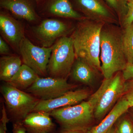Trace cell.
I'll return each instance as SVG.
<instances>
[{"label": "cell", "instance_id": "ba28073f", "mask_svg": "<svg viewBox=\"0 0 133 133\" xmlns=\"http://www.w3.org/2000/svg\"><path fill=\"white\" fill-rule=\"evenodd\" d=\"M76 87L68 83L66 79L40 77L26 91L40 100H48L58 97Z\"/></svg>", "mask_w": 133, "mask_h": 133}, {"label": "cell", "instance_id": "9a60e30c", "mask_svg": "<svg viewBox=\"0 0 133 133\" xmlns=\"http://www.w3.org/2000/svg\"><path fill=\"white\" fill-rule=\"evenodd\" d=\"M3 8L10 11L15 16L30 22H35L38 17L28 0H0Z\"/></svg>", "mask_w": 133, "mask_h": 133}, {"label": "cell", "instance_id": "484cf974", "mask_svg": "<svg viewBox=\"0 0 133 133\" xmlns=\"http://www.w3.org/2000/svg\"><path fill=\"white\" fill-rule=\"evenodd\" d=\"M122 72L123 77L125 81L133 78V64L128 63Z\"/></svg>", "mask_w": 133, "mask_h": 133}, {"label": "cell", "instance_id": "9c48e42d", "mask_svg": "<svg viewBox=\"0 0 133 133\" xmlns=\"http://www.w3.org/2000/svg\"><path fill=\"white\" fill-rule=\"evenodd\" d=\"M73 2L77 9L87 19L119 26L117 15L104 0H73Z\"/></svg>", "mask_w": 133, "mask_h": 133}, {"label": "cell", "instance_id": "44dd1931", "mask_svg": "<svg viewBox=\"0 0 133 133\" xmlns=\"http://www.w3.org/2000/svg\"><path fill=\"white\" fill-rule=\"evenodd\" d=\"M117 15L119 26L124 21L128 11V2L126 0H104Z\"/></svg>", "mask_w": 133, "mask_h": 133}, {"label": "cell", "instance_id": "f1b7e54d", "mask_svg": "<svg viewBox=\"0 0 133 133\" xmlns=\"http://www.w3.org/2000/svg\"><path fill=\"white\" fill-rule=\"evenodd\" d=\"M127 112L129 113V117L133 123V106L129 107Z\"/></svg>", "mask_w": 133, "mask_h": 133}, {"label": "cell", "instance_id": "83f0119b", "mask_svg": "<svg viewBox=\"0 0 133 133\" xmlns=\"http://www.w3.org/2000/svg\"><path fill=\"white\" fill-rule=\"evenodd\" d=\"M10 49L7 44L1 37H0V53L1 55H6L9 52Z\"/></svg>", "mask_w": 133, "mask_h": 133}, {"label": "cell", "instance_id": "7c38bea8", "mask_svg": "<svg viewBox=\"0 0 133 133\" xmlns=\"http://www.w3.org/2000/svg\"><path fill=\"white\" fill-rule=\"evenodd\" d=\"M0 30L5 40L13 47L19 50L20 44L25 37L22 24L9 15L2 12L0 14Z\"/></svg>", "mask_w": 133, "mask_h": 133}, {"label": "cell", "instance_id": "8fae6325", "mask_svg": "<svg viewBox=\"0 0 133 133\" xmlns=\"http://www.w3.org/2000/svg\"><path fill=\"white\" fill-rule=\"evenodd\" d=\"M90 94L87 89L69 91L56 98L40 100L33 112H50L55 109L77 104L90 97Z\"/></svg>", "mask_w": 133, "mask_h": 133}, {"label": "cell", "instance_id": "d6986e66", "mask_svg": "<svg viewBox=\"0 0 133 133\" xmlns=\"http://www.w3.org/2000/svg\"><path fill=\"white\" fill-rule=\"evenodd\" d=\"M22 60L15 55L5 56L0 58V79L8 82L12 78L21 68Z\"/></svg>", "mask_w": 133, "mask_h": 133}, {"label": "cell", "instance_id": "7a4b0ae2", "mask_svg": "<svg viewBox=\"0 0 133 133\" xmlns=\"http://www.w3.org/2000/svg\"><path fill=\"white\" fill-rule=\"evenodd\" d=\"M106 84L104 79L97 90L87 101L77 104L55 109L50 112L51 116L58 123L61 130H73L85 133L94 122L95 107Z\"/></svg>", "mask_w": 133, "mask_h": 133}, {"label": "cell", "instance_id": "2e32d148", "mask_svg": "<svg viewBox=\"0 0 133 133\" xmlns=\"http://www.w3.org/2000/svg\"><path fill=\"white\" fill-rule=\"evenodd\" d=\"M99 72L85 59L76 58L70 75L74 81L91 85L95 82Z\"/></svg>", "mask_w": 133, "mask_h": 133}, {"label": "cell", "instance_id": "1f68e13d", "mask_svg": "<svg viewBox=\"0 0 133 133\" xmlns=\"http://www.w3.org/2000/svg\"><path fill=\"white\" fill-rule=\"evenodd\" d=\"M128 2H129L131 1H133V0H126Z\"/></svg>", "mask_w": 133, "mask_h": 133}, {"label": "cell", "instance_id": "f546056e", "mask_svg": "<svg viewBox=\"0 0 133 133\" xmlns=\"http://www.w3.org/2000/svg\"><path fill=\"white\" fill-rule=\"evenodd\" d=\"M60 133H85L82 131L73 130H61Z\"/></svg>", "mask_w": 133, "mask_h": 133}, {"label": "cell", "instance_id": "4dcf8cb0", "mask_svg": "<svg viewBox=\"0 0 133 133\" xmlns=\"http://www.w3.org/2000/svg\"><path fill=\"white\" fill-rule=\"evenodd\" d=\"M107 133H116L115 126H114L108 131Z\"/></svg>", "mask_w": 133, "mask_h": 133}, {"label": "cell", "instance_id": "4316f807", "mask_svg": "<svg viewBox=\"0 0 133 133\" xmlns=\"http://www.w3.org/2000/svg\"><path fill=\"white\" fill-rule=\"evenodd\" d=\"M13 133H28L26 129L21 122L14 123L13 128Z\"/></svg>", "mask_w": 133, "mask_h": 133}, {"label": "cell", "instance_id": "4fadbf2b", "mask_svg": "<svg viewBox=\"0 0 133 133\" xmlns=\"http://www.w3.org/2000/svg\"><path fill=\"white\" fill-rule=\"evenodd\" d=\"M21 123L28 133H50L54 132L56 128L48 112H32Z\"/></svg>", "mask_w": 133, "mask_h": 133}, {"label": "cell", "instance_id": "cb8c5ba5", "mask_svg": "<svg viewBox=\"0 0 133 133\" xmlns=\"http://www.w3.org/2000/svg\"><path fill=\"white\" fill-rule=\"evenodd\" d=\"M133 23V0L128 2V11L124 21L120 26L124 29Z\"/></svg>", "mask_w": 133, "mask_h": 133}, {"label": "cell", "instance_id": "6da1fadb", "mask_svg": "<svg viewBox=\"0 0 133 133\" xmlns=\"http://www.w3.org/2000/svg\"><path fill=\"white\" fill-rule=\"evenodd\" d=\"M101 72L105 79L122 71L128 63L124 51L123 31L119 25L105 24L100 35Z\"/></svg>", "mask_w": 133, "mask_h": 133}, {"label": "cell", "instance_id": "8992f818", "mask_svg": "<svg viewBox=\"0 0 133 133\" xmlns=\"http://www.w3.org/2000/svg\"><path fill=\"white\" fill-rule=\"evenodd\" d=\"M106 84L94 110L95 118L101 121L123 97L125 80L122 71L117 72L109 79H106Z\"/></svg>", "mask_w": 133, "mask_h": 133}, {"label": "cell", "instance_id": "603a6c76", "mask_svg": "<svg viewBox=\"0 0 133 133\" xmlns=\"http://www.w3.org/2000/svg\"><path fill=\"white\" fill-rule=\"evenodd\" d=\"M123 96L127 101L130 107L133 106V78L125 82Z\"/></svg>", "mask_w": 133, "mask_h": 133}, {"label": "cell", "instance_id": "7402d4cb", "mask_svg": "<svg viewBox=\"0 0 133 133\" xmlns=\"http://www.w3.org/2000/svg\"><path fill=\"white\" fill-rule=\"evenodd\" d=\"M122 116L119 119L118 123L115 126L116 133H133L132 122L129 116Z\"/></svg>", "mask_w": 133, "mask_h": 133}, {"label": "cell", "instance_id": "ffe728a7", "mask_svg": "<svg viewBox=\"0 0 133 133\" xmlns=\"http://www.w3.org/2000/svg\"><path fill=\"white\" fill-rule=\"evenodd\" d=\"M123 31V43L127 62L133 64V23L125 28Z\"/></svg>", "mask_w": 133, "mask_h": 133}, {"label": "cell", "instance_id": "277c9868", "mask_svg": "<svg viewBox=\"0 0 133 133\" xmlns=\"http://www.w3.org/2000/svg\"><path fill=\"white\" fill-rule=\"evenodd\" d=\"M76 58L73 42L71 37H63L53 45L48 66L51 77L66 79L70 75Z\"/></svg>", "mask_w": 133, "mask_h": 133}, {"label": "cell", "instance_id": "ac0fdd59", "mask_svg": "<svg viewBox=\"0 0 133 133\" xmlns=\"http://www.w3.org/2000/svg\"><path fill=\"white\" fill-rule=\"evenodd\" d=\"M48 9L50 14L55 16L78 21L86 18L74 9L70 0H51Z\"/></svg>", "mask_w": 133, "mask_h": 133}, {"label": "cell", "instance_id": "d4e9b609", "mask_svg": "<svg viewBox=\"0 0 133 133\" xmlns=\"http://www.w3.org/2000/svg\"><path fill=\"white\" fill-rule=\"evenodd\" d=\"M2 114L0 123V133H7V124L9 121L10 118L8 117L6 109L3 106L2 109Z\"/></svg>", "mask_w": 133, "mask_h": 133}, {"label": "cell", "instance_id": "52a82bcc", "mask_svg": "<svg viewBox=\"0 0 133 133\" xmlns=\"http://www.w3.org/2000/svg\"><path fill=\"white\" fill-rule=\"evenodd\" d=\"M53 48L40 47L25 37L20 44L19 52L24 64L34 70L39 76L48 74V66Z\"/></svg>", "mask_w": 133, "mask_h": 133}, {"label": "cell", "instance_id": "30bf717a", "mask_svg": "<svg viewBox=\"0 0 133 133\" xmlns=\"http://www.w3.org/2000/svg\"><path fill=\"white\" fill-rule=\"evenodd\" d=\"M74 28L60 20L47 19L35 27L33 30L36 38L43 47L49 48L59 38L73 31Z\"/></svg>", "mask_w": 133, "mask_h": 133}, {"label": "cell", "instance_id": "836d02e7", "mask_svg": "<svg viewBox=\"0 0 133 133\" xmlns=\"http://www.w3.org/2000/svg\"><path fill=\"white\" fill-rule=\"evenodd\" d=\"M55 133L54 132H51V133Z\"/></svg>", "mask_w": 133, "mask_h": 133}, {"label": "cell", "instance_id": "5bb4252c", "mask_svg": "<svg viewBox=\"0 0 133 133\" xmlns=\"http://www.w3.org/2000/svg\"><path fill=\"white\" fill-rule=\"evenodd\" d=\"M129 107L128 102L123 96L99 124L92 127L85 133H107L119 119L127 112Z\"/></svg>", "mask_w": 133, "mask_h": 133}, {"label": "cell", "instance_id": "3957f363", "mask_svg": "<svg viewBox=\"0 0 133 133\" xmlns=\"http://www.w3.org/2000/svg\"><path fill=\"white\" fill-rule=\"evenodd\" d=\"M104 24L85 18L78 21L70 36L76 58L85 59L101 72L100 35Z\"/></svg>", "mask_w": 133, "mask_h": 133}, {"label": "cell", "instance_id": "d6a6232c", "mask_svg": "<svg viewBox=\"0 0 133 133\" xmlns=\"http://www.w3.org/2000/svg\"><path fill=\"white\" fill-rule=\"evenodd\" d=\"M36 1L39 2L40 1H41V0H36Z\"/></svg>", "mask_w": 133, "mask_h": 133}, {"label": "cell", "instance_id": "e0dca14e", "mask_svg": "<svg viewBox=\"0 0 133 133\" xmlns=\"http://www.w3.org/2000/svg\"><path fill=\"white\" fill-rule=\"evenodd\" d=\"M39 77L40 76L34 70L23 64L16 74L6 83L19 90H25Z\"/></svg>", "mask_w": 133, "mask_h": 133}, {"label": "cell", "instance_id": "5b68a950", "mask_svg": "<svg viewBox=\"0 0 133 133\" xmlns=\"http://www.w3.org/2000/svg\"><path fill=\"white\" fill-rule=\"evenodd\" d=\"M1 92L14 123L21 122L34 111L40 100L30 94L7 84L2 87Z\"/></svg>", "mask_w": 133, "mask_h": 133}]
</instances>
